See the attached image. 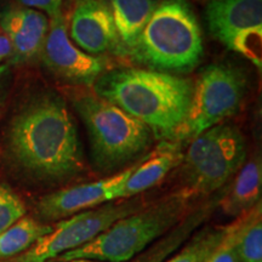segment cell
<instances>
[{
  "label": "cell",
  "mask_w": 262,
  "mask_h": 262,
  "mask_svg": "<svg viewBox=\"0 0 262 262\" xmlns=\"http://www.w3.org/2000/svg\"><path fill=\"white\" fill-rule=\"evenodd\" d=\"M129 56L158 72L187 73L203 56L201 27L187 0H163Z\"/></svg>",
  "instance_id": "obj_3"
},
{
  "label": "cell",
  "mask_w": 262,
  "mask_h": 262,
  "mask_svg": "<svg viewBox=\"0 0 262 262\" xmlns=\"http://www.w3.org/2000/svg\"><path fill=\"white\" fill-rule=\"evenodd\" d=\"M94 90L96 96L142 122L157 137L171 141L187 116L193 81L165 72L123 68L104 72Z\"/></svg>",
  "instance_id": "obj_2"
},
{
  "label": "cell",
  "mask_w": 262,
  "mask_h": 262,
  "mask_svg": "<svg viewBox=\"0 0 262 262\" xmlns=\"http://www.w3.org/2000/svg\"><path fill=\"white\" fill-rule=\"evenodd\" d=\"M49 24L47 15L25 6H12L0 12V28L11 45L10 63H28L40 57Z\"/></svg>",
  "instance_id": "obj_13"
},
{
  "label": "cell",
  "mask_w": 262,
  "mask_h": 262,
  "mask_svg": "<svg viewBox=\"0 0 262 262\" xmlns=\"http://www.w3.org/2000/svg\"><path fill=\"white\" fill-rule=\"evenodd\" d=\"M262 163L254 156L239 169L227 194L221 201V209L226 215L239 217L261 203Z\"/></svg>",
  "instance_id": "obj_15"
},
{
  "label": "cell",
  "mask_w": 262,
  "mask_h": 262,
  "mask_svg": "<svg viewBox=\"0 0 262 262\" xmlns=\"http://www.w3.org/2000/svg\"><path fill=\"white\" fill-rule=\"evenodd\" d=\"M139 201L123 199L81 211L52 226L51 232L35 242L27 251L6 262H50L62 254L88 244L114 222L143 208Z\"/></svg>",
  "instance_id": "obj_8"
},
{
  "label": "cell",
  "mask_w": 262,
  "mask_h": 262,
  "mask_svg": "<svg viewBox=\"0 0 262 262\" xmlns=\"http://www.w3.org/2000/svg\"><path fill=\"white\" fill-rule=\"evenodd\" d=\"M40 57L49 71L73 84L94 86L98 78L107 72L106 58L88 54L73 44L63 12L50 18Z\"/></svg>",
  "instance_id": "obj_10"
},
{
  "label": "cell",
  "mask_w": 262,
  "mask_h": 262,
  "mask_svg": "<svg viewBox=\"0 0 262 262\" xmlns=\"http://www.w3.org/2000/svg\"><path fill=\"white\" fill-rule=\"evenodd\" d=\"M227 226L205 228L168 262H206L224 241Z\"/></svg>",
  "instance_id": "obj_19"
},
{
  "label": "cell",
  "mask_w": 262,
  "mask_h": 262,
  "mask_svg": "<svg viewBox=\"0 0 262 262\" xmlns=\"http://www.w3.org/2000/svg\"><path fill=\"white\" fill-rule=\"evenodd\" d=\"M247 160V142L235 126L219 124L191 140L181 162L189 196L220 189Z\"/></svg>",
  "instance_id": "obj_6"
},
{
  "label": "cell",
  "mask_w": 262,
  "mask_h": 262,
  "mask_svg": "<svg viewBox=\"0 0 262 262\" xmlns=\"http://www.w3.org/2000/svg\"><path fill=\"white\" fill-rule=\"evenodd\" d=\"M189 199L191 196L181 191L143 206L114 222L88 244L62 254L55 261L68 262L79 258L97 262L129 261L179 224Z\"/></svg>",
  "instance_id": "obj_4"
},
{
  "label": "cell",
  "mask_w": 262,
  "mask_h": 262,
  "mask_svg": "<svg viewBox=\"0 0 262 262\" xmlns=\"http://www.w3.org/2000/svg\"><path fill=\"white\" fill-rule=\"evenodd\" d=\"M205 17L219 41L261 68L262 0H210Z\"/></svg>",
  "instance_id": "obj_9"
},
{
  "label": "cell",
  "mask_w": 262,
  "mask_h": 262,
  "mask_svg": "<svg viewBox=\"0 0 262 262\" xmlns=\"http://www.w3.org/2000/svg\"><path fill=\"white\" fill-rule=\"evenodd\" d=\"M27 209L22 199L4 183H0V233L26 216Z\"/></svg>",
  "instance_id": "obj_20"
},
{
  "label": "cell",
  "mask_w": 262,
  "mask_h": 262,
  "mask_svg": "<svg viewBox=\"0 0 262 262\" xmlns=\"http://www.w3.org/2000/svg\"><path fill=\"white\" fill-rule=\"evenodd\" d=\"M6 152L19 170L40 181H63L84 170L73 118L52 93L35 95L17 111L6 134Z\"/></svg>",
  "instance_id": "obj_1"
},
{
  "label": "cell",
  "mask_w": 262,
  "mask_h": 262,
  "mask_svg": "<svg viewBox=\"0 0 262 262\" xmlns=\"http://www.w3.org/2000/svg\"><path fill=\"white\" fill-rule=\"evenodd\" d=\"M116 25L122 55H129L135 47L159 0H108Z\"/></svg>",
  "instance_id": "obj_16"
},
{
  "label": "cell",
  "mask_w": 262,
  "mask_h": 262,
  "mask_svg": "<svg viewBox=\"0 0 262 262\" xmlns=\"http://www.w3.org/2000/svg\"><path fill=\"white\" fill-rule=\"evenodd\" d=\"M183 152L181 143L164 142L150 155L142 158L141 163L126 180L122 192V199H130L155 187L165 176L181 165Z\"/></svg>",
  "instance_id": "obj_14"
},
{
  "label": "cell",
  "mask_w": 262,
  "mask_h": 262,
  "mask_svg": "<svg viewBox=\"0 0 262 262\" xmlns=\"http://www.w3.org/2000/svg\"><path fill=\"white\" fill-rule=\"evenodd\" d=\"M206 262H241L235 251L234 247V235L232 224L227 225V232L224 241L219 245V248L214 251V254L209 257Z\"/></svg>",
  "instance_id": "obj_21"
},
{
  "label": "cell",
  "mask_w": 262,
  "mask_h": 262,
  "mask_svg": "<svg viewBox=\"0 0 262 262\" xmlns=\"http://www.w3.org/2000/svg\"><path fill=\"white\" fill-rule=\"evenodd\" d=\"M137 166H130L117 175L98 181L83 183L62 188L41 196L38 203V212L47 220H63L81 211L122 199L126 180Z\"/></svg>",
  "instance_id": "obj_11"
},
{
  "label": "cell",
  "mask_w": 262,
  "mask_h": 262,
  "mask_svg": "<svg viewBox=\"0 0 262 262\" xmlns=\"http://www.w3.org/2000/svg\"><path fill=\"white\" fill-rule=\"evenodd\" d=\"M245 86L243 74L233 67L212 64L204 68L193 81L187 116L170 142L191 141L233 116L243 101Z\"/></svg>",
  "instance_id": "obj_7"
},
{
  "label": "cell",
  "mask_w": 262,
  "mask_h": 262,
  "mask_svg": "<svg viewBox=\"0 0 262 262\" xmlns=\"http://www.w3.org/2000/svg\"><path fill=\"white\" fill-rule=\"evenodd\" d=\"M6 71H8V66H0V89H2L3 79H4Z\"/></svg>",
  "instance_id": "obj_24"
},
{
  "label": "cell",
  "mask_w": 262,
  "mask_h": 262,
  "mask_svg": "<svg viewBox=\"0 0 262 262\" xmlns=\"http://www.w3.org/2000/svg\"><path fill=\"white\" fill-rule=\"evenodd\" d=\"M68 262H97V261H91V260H81V258H79V260H72V261H68Z\"/></svg>",
  "instance_id": "obj_25"
},
{
  "label": "cell",
  "mask_w": 262,
  "mask_h": 262,
  "mask_svg": "<svg viewBox=\"0 0 262 262\" xmlns=\"http://www.w3.org/2000/svg\"><path fill=\"white\" fill-rule=\"evenodd\" d=\"M68 35L90 55H122L112 10L104 0H75Z\"/></svg>",
  "instance_id": "obj_12"
},
{
  "label": "cell",
  "mask_w": 262,
  "mask_h": 262,
  "mask_svg": "<svg viewBox=\"0 0 262 262\" xmlns=\"http://www.w3.org/2000/svg\"><path fill=\"white\" fill-rule=\"evenodd\" d=\"M234 247L241 262H262V204L232 222Z\"/></svg>",
  "instance_id": "obj_17"
},
{
  "label": "cell",
  "mask_w": 262,
  "mask_h": 262,
  "mask_svg": "<svg viewBox=\"0 0 262 262\" xmlns=\"http://www.w3.org/2000/svg\"><path fill=\"white\" fill-rule=\"evenodd\" d=\"M51 229L52 225L41 224L29 216H24L0 233V260H10L24 254Z\"/></svg>",
  "instance_id": "obj_18"
},
{
  "label": "cell",
  "mask_w": 262,
  "mask_h": 262,
  "mask_svg": "<svg viewBox=\"0 0 262 262\" xmlns=\"http://www.w3.org/2000/svg\"><path fill=\"white\" fill-rule=\"evenodd\" d=\"M10 56H11V45L4 33L0 32V63L6 58H10Z\"/></svg>",
  "instance_id": "obj_23"
},
{
  "label": "cell",
  "mask_w": 262,
  "mask_h": 262,
  "mask_svg": "<svg viewBox=\"0 0 262 262\" xmlns=\"http://www.w3.org/2000/svg\"><path fill=\"white\" fill-rule=\"evenodd\" d=\"M21 6L34 9L52 18L62 12V0H17Z\"/></svg>",
  "instance_id": "obj_22"
},
{
  "label": "cell",
  "mask_w": 262,
  "mask_h": 262,
  "mask_svg": "<svg viewBox=\"0 0 262 262\" xmlns=\"http://www.w3.org/2000/svg\"><path fill=\"white\" fill-rule=\"evenodd\" d=\"M74 107L86 126L91 156L100 169H116L148 147L149 127L110 101L86 95L75 100Z\"/></svg>",
  "instance_id": "obj_5"
}]
</instances>
